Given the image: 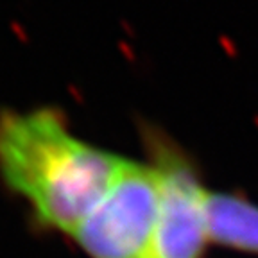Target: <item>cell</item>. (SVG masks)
Instances as JSON below:
<instances>
[{
	"label": "cell",
	"mask_w": 258,
	"mask_h": 258,
	"mask_svg": "<svg viewBox=\"0 0 258 258\" xmlns=\"http://www.w3.org/2000/svg\"><path fill=\"white\" fill-rule=\"evenodd\" d=\"M122 161L74 135L54 108L0 113V181L43 231L70 237L106 196Z\"/></svg>",
	"instance_id": "6da1fadb"
},
{
	"label": "cell",
	"mask_w": 258,
	"mask_h": 258,
	"mask_svg": "<svg viewBox=\"0 0 258 258\" xmlns=\"http://www.w3.org/2000/svg\"><path fill=\"white\" fill-rule=\"evenodd\" d=\"M158 190L153 258H203L210 246L208 198L198 163L169 135L142 127Z\"/></svg>",
	"instance_id": "7a4b0ae2"
},
{
	"label": "cell",
	"mask_w": 258,
	"mask_h": 258,
	"mask_svg": "<svg viewBox=\"0 0 258 258\" xmlns=\"http://www.w3.org/2000/svg\"><path fill=\"white\" fill-rule=\"evenodd\" d=\"M156 221L153 169L124 158L106 196L70 238L88 258H153Z\"/></svg>",
	"instance_id": "3957f363"
},
{
	"label": "cell",
	"mask_w": 258,
	"mask_h": 258,
	"mask_svg": "<svg viewBox=\"0 0 258 258\" xmlns=\"http://www.w3.org/2000/svg\"><path fill=\"white\" fill-rule=\"evenodd\" d=\"M210 244L258 256V205L235 192L210 190Z\"/></svg>",
	"instance_id": "277c9868"
}]
</instances>
